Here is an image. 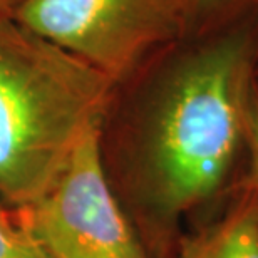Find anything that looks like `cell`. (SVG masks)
<instances>
[{"label": "cell", "instance_id": "6da1fadb", "mask_svg": "<svg viewBox=\"0 0 258 258\" xmlns=\"http://www.w3.org/2000/svg\"><path fill=\"white\" fill-rule=\"evenodd\" d=\"M159 89L146 141L154 198L186 211L221 186L245 148L258 72V12L184 37Z\"/></svg>", "mask_w": 258, "mask_h": 258}, {"label": "cell", "instance_id": "7a4b0ae2", "mask_svg": "<svg viewBox=\"0 0 258 258\" xmlns=\"http://www.w3.org/2000/svg\"><path fill=\"white\" fill-rule=\"evenodd\" d=\"M116 82L76 55L0 17V198L24 208L59 178Z\"/></svg>", "mask_w": 258, "mask_h": 258}, {"label": "cell", "instance_id": "3957f363", "mask_svg": "<svg viewBox=\"0 0 258 258\" xmlns=\"http://www.w3.org/2000/svg\"><path fill=\"white\" fill-rule=\"evenodd\" d=\"M12 19L116 84L189 35L188 0H22Z\"/></svg>", "mask_w": 258, "mask_h": 258}, {"label": "cell", "instance_id": "277c9868", "mask_svg": "<svg viewBox=\"0 0 258 258\" xmlns=\"http://www.w3.org/2000/svg\"><path fill=\"white\" fill-rule=\"evenodd\" d=\"M19 210L50 258H144L107 183L101 126L81 139L52 186Z\"/></svg>", "mask_w": 258, "mask_h": 258}, {"label": "cell", "instance_id": "5b68a950", "mask_svg": "<svg viewBox=\"0 0 258 258\" xmlns=\"http://www.w3.org/2000/svg\"><path fill=\"white\" fill-rule=\"evenodd\" d=\"M176 258H258V200H243Z\"/></svg>", "mask_w": 258, "mask_h": 258}, {"label": "cell", "instance_id": "8992f818", "mask_svg": "<svg viewBox=\"0 0 258 258\" xmlns=\"http://www.w3.org/2000/svg\"><path fill=\"white\" fill-rule=\"evenodd\" d=\"M0 258H50L19 208L0 198Z\"/></svg>", "mask_w": 258, "mask_h": 258}, {"label": "cell", "instance_id": "52a82bcc", "mask_svg": "<svg viewBox=\"0 0 258 258\" xmlns=\"http://www.w3.org/2000/svg\"><path fill=\"white\" fill-rule=\"evenodd\" d=\"M189 35L220 29L251 9V0H188Z\"/></svg>", "mask_w": 258, "mask_h": 258}, {"label": "cell", "instance_id": "ba28073f", "mask_svg": "<svg viewBox=\"0 0 258 258\" xmlns=\"http://www.w3.org/2000/svg\"><path fill=\"white\" fill-rule=\"evenodd\" d=\"M245 149H246V153H248L253 183L258 189V84H255L253 91H251L248 109H246Z\"/></svg>", "mask_w": 258, "mask_h": 258}, {"label": "cell", "instance_id": "9c48e42d", "mask_svg": "<svg viewBox=\"0 0 258 258\" xmlns=\"http://www.w3.org/2000/svg\"><path fill=\"white\" fill-rule=\"evenodd\" d=\"M22 0H0V17H12Z\"/></svg>", "mask_w": 258, "mask_h": 258}, {"label": "cell", "instance_id": "30bf717a", "mask_svg": "<svg viewBox=\"0 0 258 258\" xmlns=\"http://www.w3.org/2000/svg\"><path fill=\"white\" fill-rule=\"evenodd\" d=\"M251 7H253L256 12H258V0H251Z\"/></svg>", "mask_w": 258, "mask_h": 258}, {"label": "cell", "instance_id": "8fae6325", "mask_svg": "<svg viewBox=\"0 0 258 258\" xmlns=\"http://www.w3.org/2000/svg\"><path fill=\"white\" fill-rule=\"evenodd\" d=\"M256 84H258V72H256Z\"/></svg>", "mask_w": 258, "mask_h": 258}]
</instances>
